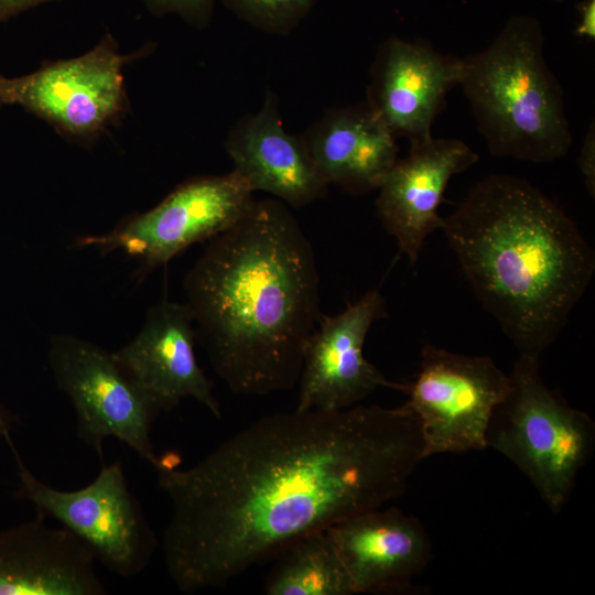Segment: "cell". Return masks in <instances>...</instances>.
<instances>
[{
  "mask_svg": "<svg viewBox=\"0 0 595 595\" xmlns=\"http://www.w3.org/2000/svg\"><path fill=\"white\" fill-rule=\"evenodd\" d=\"M423 459L404 404L277 412L188 468L164 455L167 573L182 593L223 587L298 538L397 499Z\"/></svg>",
  "mask_w": 595,
  "mask_h": 595,
  "instance_id": "6da1fadb",
  "label": "cell"
},
{
  "mask_svg": "<svg viewBox=\"0 0 595 595\" xmlns=\"http://www.w3.org/2000/svg\"><path fill=\"white\" fill-rule=\"evenodd\" d=\"M318 289L312 245L279 199H255L184 279L196 340L227 387L246 396L299 383L322 315Z\"/></svg>",
  "mask_w": 595,
  "mask_h": 595,
  "instance_id": "7a4b0ae2",
  "label": "cell"
},
{
  "mask_svg": "<svg viewBox=\"0 0 595 595\" xmlns=\"http://www.w3.org/2000/svg\"><path fill=\"white\" fill-rule=\"evenodd\" d=\"M441 229L484 309L520 355L539 359L594 274L576 224L528 181L490 174Z\"/></svg>",
  "mask_w": 595,
  "mask_h": 595,
  "instance_id": "3957f363",
  "label": "cell"
},
{
  "mask_svg": "<svg viewBox=\"0 0 595 595\" xmlns=\"http://www.w3.org/2000/svg\"><path fill=\"white\" fill-rule=\"evenodd\" d=\"M543 44L541 23L515 14L486 48L462 58L458 85L495 156L549 163L570 150L563 89Z\"/></svg>",
  "mask_w": 595,
  "mask_h": 595,
  "instance_id": "277c9868",
  "label": "cell"
},
{
  "mask_svg": "<svg viewBox=\"0 0 595 595\" xmlns=\"http://www.w3.org/2000/svg\"><path fill=\"white\" fill-rule=\"evenodd\" d=\"M509 380L487 429V448L512 462L558 513L593 454L595 423L543 382L538 358L519 355Z\"/></svg>",
  "mask_w": 595,
  "mask_h": 595,
  "instance_id": "5b68a950",
  "label": "cell"
},
{
  "mask_svg": "<svg viewBox=\"0 0 595 595\" xmlns=\"http://www.w3.org/2000/svg\"><path fill=\"white\" fill-rule=\"evenodd\" d=\"M18 466L15 497L73 532L110 572L129 577L149 564L158 539L134 495L120 461L106 465L83 488L61 490L40 480L23 463L12 439L8 442Z\"/></svg>",
  "mask_w": 595,
  "mask_h": 595,
  "instance_id": "8992f818",
  "label": "cell"
},
{
  "mask_svg": "<svg viewBox=\"0 0 595 595\" xmlns=\"http://www.w3.org/2000/svg\"><path fill=\"white\" fill-rule=\"evenodd\" d=\"M48 364L57 388L72 402L76 436L104 463V441L115 437L154 468L160 456L151 440L161 413L102 347L71 334L53 335Z\"/></svg>",
  "mask_w": 595,
  "mask_h": 595,
  "instance_id": "52a82bcc",
  "label": "cell"
},
{
  "mask_svg": "<svg viewBox=\"0 0 595 595\" xmlns=\"http://www.w3.org/2000/svg\"><path fill=\"white\" fill-rule=\"evenodd\" d=\"M509 387L491 358L425 345L403 403L419 420L423 457L486 450L490 419Z\"/></svg>",
  "mask_w": 595,
  "mask_h": 595,
  "instance_id": "ba28073f",
  "label": "cell"
},
{
  "mask_svg": "<svg viewBox=\"0 0 595 595\" xmlns=\"http://www.w3.org/2000/svg\"><path fill=\"white\" fill-rule=\"evenodd\" d=\"M252 194L248 182L234 170L197 176L109 232L77 238L76 246L91 247L100 253L119 250L138 259L144 269H152L232 226L255 201Z\"/></svg>",
  "mask_w": 595,
  "mask_h": 595,
  "instance_id": "9c48e42d",
  "label": "cell"
},
{
  "mask_svg": "<svg viewBox=\"0 0 595 595\" xmlns=\"http://www.w3.org/2000/svg\"><path fill=\"white\" fill-rule=\"evenodd\" d=\"M129 57L107 34L84 55L4 77L6 104L24 108L65 134L89 138L122 110V69Z\"/></svg>",
  "mask_w": 595,
  "mask_h": 595,
  "instance_id": "30bf717a",
  "label": "cell"
},
{
  "mask_svg": "<svg viewBox=\"0 0 595 595\" xmlns=\"http://www.w3.org/2000/svg\"><path fill=\"white\" fill-rule=\"evenodd\" d=\"M385 315L378 290L337 315H321L304 348L295 409H347L379 387L407 391L408 385L388 380L363 353L371 324Z\"/></svg>",
  "mask_w": 595,
  "mask_h": 595,
  "instance_id": "8fae6325",
  "label": "cell"
},
{
  "mask_svg": "<svg viewBox=\"0 0 595 595\" xmlns=\"http://www.w3.org/2000/svg\"><path fill=\"white\" fill-rule=\"evenodd\" d=\"M461 76V57L423 40L389 37L372 63L366 102L396 138L423 141L432 137L433 122Z\"/></svg>",
  "mask_w": 595,
  "mask_h": 595,
  "instance_id": "7c38bea8",
  "label": "cell"
},
{
  "mask_svg": "<svg viewBox=\"0 0 595 595\" xmlns=\"http://www.w3.org/2000/svg\"><path fill=\"white\" fill-rule=\"evenodd\" d=\"M196 332L186 304L163 300L151 306L139 333L113 357L160 412L193 398L216 418L221 410L213 382L199 367Z\"/></svg>",
  "mask_w": 595,
  "mask_h": 595,
  "instance_id": "4fadbf2b",
  "label": "cell"
},
{
  "mask_svg": "<svg viewBox=\"0 0 595 595\" xmlns=\"http://www.w3.org/2000/svg\"><path fill=\"white\" fill-rule=\"evenodd\" d=\"M477 161L462 140L431 137L410 143L409 154L385 175L377 188V214L412 264L426 237L443 226L437 209L450 180Z\"/></svg>",
  "mask_w": 595,
  "mask_h": 595,
  "instance_id": "5bb4252c",
  "label": "cell"
},
{
  "mask_svg": "<svg viewBox=\"0 0 595 595\" xmlns=\"http://www.w3.org/2000/svg\"><path fill=\"white\" fill-rule=\"evenodd\" d=\"M326 532L354 594L405 591L432 555L421 522L394 507L366 511Z\"/></svg>",
  "mask_w": 595,
  "mask_h": 595,
  "instance_id": "9a60e30c",
  "label": "cell"
},
{
  "mask_svg": "<svg viewBox=\"0 0 595 595\" xmlns=\"http://www.w3.org/2000/svg\"><path fill=\"white\" fill-rule=\"evenodd\" d=\"M33 520L0 531V595H104L91 550L66 528Z\"/></svg>",
  "mask_w": 595,
  "mask_h": 595,
  "instance_id": "2e32d148",
  "label": "cell"
},
{
  "mask_svg": "<svg viewBox=\"0 0 595 595\" xmlns=\"http://www.w3.org/2000/svg\"><path fill=\"white\" fill-rule=\"evenodd\" d=\"M252 191L272 194L288 206L303 207L322 198L328 184L316 170L302 138L284 129L273 93L256 113L242 117L225 143Z\"/></svg>",
  "mask_w": 595,
  "mask_h": 595,
  "instance_id": "e0dca14e",
  "label": "cell"
},
{
  "mask_svg": "<svg viewBox=\"0 0 595 595\" xmlns=\"http://www.w3.org/2000/svg\"><path fill=\"white\" fill-rule=\"evenodd\" d=\"M324 181L360 195L377 190L397 162V138L367 102L333 109L302 138Z\"/></svg>",
  "mask_w": 595,
  "mask_h": 595,
  "instance_id": "ac0fdd59",
  "label": "cell"
},
{
  "mask_svg": "<svg viewBox=\"0 0 595 595\" xmlns=\"http://www.w3.org/2000/svg\"><path fill=\"white\" fill-rule=\"evenodd\" d=\"M267 577L268 595H354L326 530L304 534L278 554Z\"/></svg>",
  "mask_w": 595,
  "mask_h": 595,
  "instance_id": "d6986e66",
  "label": "cell"
},
{
  "mask_svg": "<svg viewBox=\"0 0 595 595\" xmlns=\"http://www.w3.org/2000/svg\"><path fill=\"white\" fill-rule=\"evenodd\" d=\"M238 18L272 34L290 33L317 0H223Z\"/></svg>",
  "mask_w": 595,
  "mask_h": 595,
  "instance_id": "ffe728a7",
  "label": "cell"
},
{
  "mask_svg": "<svg viewBox=\"0 0 595 595\" xmlns=\"http://www.w3.org/2000/svg\"><path fill=\"white\" fill-rule=\"evenodd\" d=\"M155 14L175 13L196 28L206 26L213 14L214 0H144Z\"/></svg>",
  "mask_w": 595,
  "mask_h": 595,
  "instance_id": "44dd1931",
  "label": "cell"
},
{
  "mask_svg": "<svg viewBox=\"0 0 595 595\" xmlns=\"http://www.w3.org/2000/svg\"><path fill=\"white\" fill-rule=\"evenodd\" d=\"M578 166L584 176L586 188L594 197L595 194V128L594 122L589 126L583 141Z\"/></svg>",
  "mask_w": 595,
  "mask_h": 595,
  "instance_id": "7402d4cb",
  "label": "cell"
},
{
  "mask_svg": "<svg viewBox=\"0 0 595 595\" xmlns=\"http://www.w3.org/2000/svg\"><path fill=\"white\" fill-rule=\"evenodd\" d=\"M577 23L574 34L578 37L594 41L595 39V0H578Z\"/></svg>",
  "mask_w": 595,
  "mask_h": 595,
  "instance_id": "603a6c76",
  "label": "cell"
},
{
  "mask_svg": "<svg viewBox=\"0 0 595 595\" xmlns=\"http://www.w3.org/2000/svg\"><path fill=\"white\" fill-rule=\"evenodd\" d=\"M56 0H0V23L40 4Z\"/></svg>",
  "mask_w": 595,
  "mask_h": 595,
  "instance_id": "cb8c5ba5",
  "label": "cell"
},
{
  "mask_svg": "<svg viewBox=\"0 0 595 595\" xmlns=\"http://www.w3.org/2000/svg\"><path fill=\"white\" fill-rule=\"evenodd\" d=\"M12 422V415L2 405H0V436L4 437L6 441L11 439L10 428Z\"/></svg>",
  "mask_w": 595,
  "mask_h": 595,
  "instance_id": "d4e9b609",
  "label": "cell"
},
{
  "mask_svg": "<svg viewBox=\"0 0 595 595\" xmlns=\"http://www.w3.org/2000/svg\"><path fill=\"white\" fill-rule=\"evenodd\" d=\"M7 105L4 98V77L0 75V106Z\"/></svg>",
  "mask_w": 595,
  "mask_h": 595,
  "instance_id": "484cf974",
  "label": "cell"
},
{
  "mask_svg": "<svg viewBox=\"0 0 595 595\" xmlns=\"http://www.w3.org/2000/svg\"><path fill=\"white\" fill-rule=\"evenodd\" d=\"M552 1H558V2H560V1H564V0H552Z\"/></svg>",
  "mask_w": 595,
  "mask_h": 595,
  "instance_id": "4316f807",
  "label": "cell"
}]
</instances>
